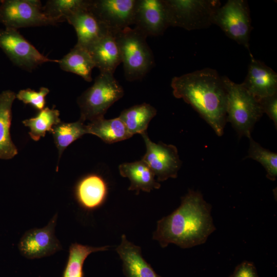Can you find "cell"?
<instances>
[{
    "instance_id": "6da1fadb",
    "label": "cell",
    "mask_w": 277,
    "mask_h": 277,
    "mask_svg": "<svg viewBox=\"0 0 277 277\" xmlns=\"http://www.w3.org/2000/svg\"><path fill=\"white\" fill-rule=\"evenodd\" d=\"M211 211L200 192L189 190L177 209L157 221L152 239L162 248L170 244L182 248L203 244L216 230Z\"/></svg>"
},
{
    "instance_id": "7a4b0ae2",
    "label": "cell",
    "mask_w": 277,
    "mask_h": 277,
    "mask_svg": "<svg viewBox=\"0 0 277 277\" xmlns=\"http://www.w3.org/2000/svg\"><path fill=\"white\" fill-rule=\"evenodd\" d=\"M173 94L190 105L218 136L224 133L226 122V92L221 76L206 68L174 77Z\"/></svg>"
},
{
    "instance_id": "3957f363",
    "label": "cell",
    "mask_w": 277,
    "mask_h": 277,
    "mask_svg": "<svg viewBox=\"0 0 277 277\" xmlns=\"http://www.w3.org/2000/svg\"><path fill=\"white\" fill-rule=\"evenodd\" d=\"M221 77L226 92V122L231 123L240 137L249 138L263 114L259 102L241 84L226 76Z\"/></svg>"
},
{
    "instance_id": "277c9868",
    "label": "cell",
    "mask_w": 277,
    "mask_h": 277,
    "mask_svg": "<svg viewBox=\"0 0 277 277\" xmlns=\"http://www.w3.org/2000/svg\"><path fill=\"white\" fill-rule=\"evenodd\" d=\"M120 51L127 81L142 80L154 65L147 36L135 28H125L113 33Z\"/></svg>"
},
{
    "instance_id": "5b68a950",
    "label": "cell",
    "mask_w": 277,
    "mask_h": 277,
    "mask_svg": "<svg viewBox=\"0 0 277 277\" xmlns=\"http://www.w3.org/2000/svg\"><path fill=\"white\" fill-rule=\"evenodd\" d=\"M124 90L113 74L100 72L93 84L77 99L80 119L90 122L104 118L108 108L124 95Z\"/></svg>"
},
{
    "instance_id": "8992f818",
    "label": "cell",
    "mask_w": 277,
    "mask_h": 277,
    "mask_svg": "<svg viewBox=\"0 0 277 277\" xmlns=\"http://www.w3.org/2000/svg\"><path fill=\"white\" fill-rule=\"evenodd\" d=\"M169 27L191 31L212 25V19L221 6L218 0H163Z\"/></svg>"
},
{
    "instance_id": "52a82bcc",
    "label": "cell",
    "mask_w": 277,
    "mask_h": 277,
    "mask_svg": "<svg viewBox=\"0 0 277 277\" xmlns=\"http://www.w3.org/2000/svg\"><path fill=\"white\" fill-rule=\"evenodd\" d=\"M212 24L218 26L228 37L243 45L251 54L249 42L251 21L246 1H228L216 11Z\"/></svg>"
},
{
    "instance_id": "ba28073f",
    "label": "cell",
    "mask_w": 277,
    "mask_h": 277,
    "mask_svg": "<svg viewBox=\"0 0 277 277\" xmlns=\"http://www.w3.org/2000/svg\"><path fill=\"white\" fill-rule=\"evenodd\" d=\"M38 0H0V23L5 28H21L55 25L57 24L43 12Z\"/></svg>"
},
{
    "instance_id": "9c48e42d",
    "label": "cell",
    "mask_w": 277,
    "mask_h": 277,
    "mask_svg": "<svg viewBox=\"0 0 277 277\" xmlns=\"http://www.w3.org/2000/svg\"><path fill=\"white\" fill-rule=\"evenodd\" d=\"M0 49L14 65L28 71L45 63H58V60L50 59L42 54L14 29H0Z\"/></svg>"
},
{
    "instance_id": "30bf717a",
    "label": "cell",
    "mask_w": 277,
    "mask_h": 277,
    "mask_svg": "<svg viewBox=\"0 0 277 277\" xmlns=\"http://www.w3.org/2000/svg\"><path fill=\"white\" fill-rule=\"evenodd\" d=\"M136 0H89L88 10L115 33L133 25Z\"/></svg>"
},
{
    "instance_id": "8fae6325",
    "label": "cell",
    "mask_w": 277,
    "mask_h": 277,
    "mask_svg": "<svg viewBox=\"0 0 277 277\" xmlns=\"http://www.w3.org/2000/svg\"><path fill=\"white\" fill-rule=\"evenodd\" d=\"M141 135L146 147V152L142 160L156 176V181L162 182L169 178H176L182 165L177 148L171 144L153 142L147 132Z\"/></svg>"
},
{
    "instance_id": "7c38bea8",
    "label": "cell",
    "mask_w": 277,
    "mask_h": 277,
    "mask_svg": "<svg viewBox=\"0 0 277 277\" xmlns=\"http://www.w3.org/2000/svg\"><path fill=\"white\" fill-rule=\"evenodd\" d=\"M57 214L44 228L27 231L21 239L18 248L21 253L28 259H37L53 254L61 249L54 235Z\"/></svg>"
},
{
    "instance_id": "4fadbf2b",
    "label": "cell",
    "mask_w": 277,
    "mask_h": 277,
    "mask_svg": "<svg viewBox=\"0 0 277 277\" xmlns=\"http://www.w3.org/2000/svg\"><path fill=\"white\" fill-rule=\"evenodd\" d=\"M133 25L147 37L162 35L169 27L163 0H136Z\"/></svg>"
},
{
    "instance_id": "5bb4252c",
    "label": "cell",
    "mask_w": 277,
    "mask_h": 277,
    "mask_svg": "<svg viewBox=\"0 0 277 277\" xmlns=\"http://www.w3.org/2000/svg\"><path fill=\"white\" fill-rule=\"evenodd\" d=\"M251 60L247 74L241 84L258 101L277 93V74L262 62L250 54Z\"/></svg>"
},
{
    "instance_id": "9a60e30c",
    "label": "cell",
    "mask_w": 277,
    "mask_h": 277,
    "mask_svg": "<svg viewBox=\"0 0 277 277\" xmlns=\"http://www.w3.org/2000/svg\"><path fill=\"white\" fill-rule=\"evenodd\" d=\"M66 21L76 33V45L87 50L110 32L87 8L69 16Z\"/></svg>"
},
{
    "instance_id": "2e32d148",
    "label": "cell",
    "mask_w": 277,
    "mask_h": 277,
    "mask_svg": "<svg viewBox=\"0 0 277 277\" xmlns=\"http://www.w3.org/2000/svg\"><path fill=\"white\" fill-rule=\"evenodd\" d=\"M115 250L122 261L126 277H162L143 257L141 247L130 242L125 234Z\"/></svg>"
},
{
    "instance_id": "e0dca14e",
    "label": "cell",
    "mask_w": 277,
    "mask_h": 277,
    "mask_svg": "<svg viewBox=\"0 0 277 277\" xmlns=\"http://www.w3.org/2000/svg\"><path fill=\"white\" fill-rule=\"evenodd\" d=\"M88 51L100 72L113 74L122 63L120 51L113 33H107Z\"/></svg>"
},
{
    "instance_id": "ac0fdd59",
    "label": "cell",
    "mask_w": 277,
    "mask_h": 277,
    "mask_svg": "<svg viewBox=\"0 0 277 277\" xmlns=\"http://www.w3.org/2000/svg\"><path fill=\"white\" fill-rule=\"evenodd\" d=\"M16 93L8 89L0 93V159L9 160L17 154L10 134L12 107Z\"/></svg>"
},
{
    "instance_id": "d6986e66",
    "label": "cell",
    "mask_w": 277,
    "mask_h": 277,
    "mask_svg": "<svg viewBox=\"0 0 277 277\" xmlns=\"http://www.w3.org/2000/svg\"><path fill=\"white\" fill-rule=\"evenodd\" d=\"M118 169L121 175L128 178L130 182L128 190L135 191L137 194L141 190L150 192L161 187V184L155 179L154 174L142 160L121 164Z\"/></svg>"
},
{
    "instance_id": "ffe728a7",
    "label": "cell",
    "mask_w": 277,
    "mask_h": 277,
    "mask_svg": "<svg viewBox=\"0 0 277 277\" xmlns=\"http://www.w3.org/2000/svg\"><path fill=\"white\" fill-rule=\"evenodd\" d=\"M107 193L106 182L96 174L87 175L77 184L75 194L80 205L85 209L93 210L104 202Z\"/></svg>"
},
{
    "instance_id": "44dd1931",
    "label": "cell",
    "mask_w": 277,
    "mask_h": 277,
    "mask_svg": "<svg viewBox=\"0 0 277 277\" xmlns=\"http://www.w3.org/2000/svg\"><path fill=\"white\" fill-rule=\"evenodd\" d=\"M63 70L74 73L90 82L92 80V71L95 67L90 52L85 48L75 45L63 58L58 60Z\"/></svg>"
},
{
    "instance_id": "7402d4cb",
    "label": "cell",
    "mask_w": 277,
    "mask_h": 277,
    "mask_svg": "<svg viewBox=\"0 0 277 277\" xmlns=\"http://www.w3.org/2000/svg\"><path fill=\"white\" fill-rule=\"evenodd\" d=\"M86 127L87 134L95 135L107 144L127 140L133 136L118 117L109 120L100 118L90 122Z\"/></svg>"
},
{
    "instance_id": "603a6c76",
    "label": "cell",
    "mask_w": 277,
    "mask_h": 277,
    "mask_svg": "<svg viewBox=\"0 0 277 277\" xmlns=\"http://www.w3.org/2000/svg\"><path fill=\"white\" fill-rule=\"evenodd\" d=\"M156 109L151 105L143 103L124 110L118 117L132 135L146 132L149 123L156 114Z\"/></svg>"
},
{
    "instance_id": "cb8c5ba5",
    "label": "cell",
    "mask_w": 277,
    "mask_h": 277,
    "mask_svg": "<svg viewBox=\"0 0 277 277\" xmlns=\"http://www.w3.org/2000/svg\"><path fill=\"white\" fill-rule=\"evenodd\" d=\"M23 124L29 128V134L34 141H38L44 137L47 131L51 132L53 127L61 122L60 111L53 108L45 107L39 111L33 117L23 122Z\"/></svg>"
},
{
    "instance_id": "d4e9b609",
    "label": "cell",
    "mask_w": 277,
    "mask_h": 277,
    "mask_svg": "<svg viewBox=\"0 0 277 277\" xmlns=\"http://www.w3.org/2000/svg\"><path fill=\"white\" fill-rule=\"evenodd\" d=\"M58 151L60 159L63 151L72 143L87 134L86 125L79 119L72 123H62L54 126L50 132Z\"/></svg>"
},
{
    "instance_id": "484cf974",
    "label": "cell",
    "mask_w": 277,
    "mask_h": 277,
    "mask_svg": "<svg viewBox=\"0 0 277 277\" xmlns=\"http://www.w3.org/2000/svg\"><path fill=\"white\" fill-rule=\"evenodd\" d=\"M109 248V246L96 247L72 244L63 277H83V264L88 256L92 252L107 250Z\"/></svg>"
},
{
    "instance_id": "4316f807",
    "label": "cell",
    "mask_w": 277,
    "mask_h": 277,
    "mask_svg": "<svg viewBox=\"0 0 277 277\" xmlns=\"http://www.w3.org/2000/svg\"><path fill=\"white\" fill-rule=\"evenodd\" d=\"M89 0H49L43 6V13L57 23L66 19L77 11L88 7Z\"/></svg>"
},
{
    "instance_id": "83f0119b",
    "label": "cell",
    "mask_w": 277,
    "mask_h": 277,
    "mask_svg": "<svg viewBox=\"0 0 277 277\" xmlns=\"http://www.w3.org/2000/svg\"><path fill=\"white\" fill-rule=\"evenodd\" d=\"M249 139V148L246 157L261 163L266 171L267 177L271 181H275L277 176V154L262 147L251 136Z\"/></svg>"
},
{
    "instance_id": "f1b7e54d",
    "label": "cell",
    "mask_w": 277,
    "mask_h": 277,
    "mask_svg": "<svg viewBox=\"0 0 277 277\" xmlns=\"http://www.w3.org/2000/svg\"><path fill=\"white\" fill-rule=\"evenodd\" d=\"M49 93V89L44 87H41L38 91L28 88L21 90L16 94V98L40 111L45 108V97Z\"/></svg>"
},
{
    "instance_id": "f546056e",
    "label": "cell",
    "mask_w": 277,
    "mask_h": 277,
    "mask_svg": "<svg viewBox=\"0 0 277 277\" xmlns=\"http://www.w3.org/2000/svg\"><path fill=\"white\" fill-rule=\"evenodd\" d=\"M262 112L266 113L277 127V93L259 101Z\"/></svg>"
},
{
    "instance_id": "4dcf8cb0",
    "label": "cell",
    "mask_w": 277,
    "mask_h": 277,
    "mask_svg": "<svg viewBox=\"0 0 277 277\" xmlns=\"http://www.w3.org/2000/svg\"><path fill=\"white\" fill-rule=\"evenodd\" d=\"M229 277H259V275L254 264L245 261L236 266Z\"/></svg>"
}]
</instances>
